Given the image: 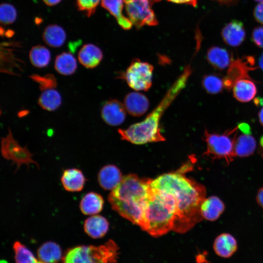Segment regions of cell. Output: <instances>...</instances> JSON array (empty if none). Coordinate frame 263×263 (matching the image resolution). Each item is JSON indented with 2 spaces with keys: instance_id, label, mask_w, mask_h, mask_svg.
<instances>
[{
  "instance_id": "6da1fadb",
  "label": "cell",
  "mask_w": 263,
  "mask_h": 263,
  "mask_svg": "<svg viewBox=\"0 0 263 263\" xmlns=\"http://www.w3.org/2000/svg\"><path fill=\"white\" fill-rule=\"evenodd\" d=\"M190 168L184 165L178 170L165 173L150 181V185L171 194L176 205L173 230L183 233L201 222L200 208L206 198V189L195 180L186 177L185 171Z\"/></svg>"
},
{
  "instance_id": "7a4b0ae2",
  "label": "cell",
  "mask_w": 263,
  "mask_h": 263,
  "mask_svg": "<svg viewBox=\"0 0 263 263\" xmlns=\"http://www.w3.org/2000/svg\"><path fill=\"white\" fill-rule=\"evenodd\" d=\"M192 71L190 65H187L159 103L143 121L132 124L125 129H119L118 132L121 139L136 145L165 141L161 132V119L168 108L185 87Z\"/></svg>"
},
{
  "instance_id": "3957f363",
  "label": "cell",
  "mask_w": 263,
  "mask_h": 263,
  "mask_svg": "<svg viewBox=\"0 0 263 263\" xmlns=\"http://www.w3.org/2000/svg\"><path fill=\"white\" fill-rule=\"evenodd\" d=\"M151 180L139 178L135 174L123 176L108 197L113 209L141 229Z\"/></svg>"
},
{
  "instance_id": "277c9868",
  "label": "cell",
  "mask_w": 263,
  "mask_h": 263,
  "mask_svg": "<svg viewBox=\"0 0 263 263\" xmlns=\"http://www.w3.org/2000/svg\"><path fill=\"white\" fill-rule=\"evenodd\" d=\"M176 215V205L173 196L150 184L142 229L154 237L163 235L173 229Z\"/></svg>"
},
{
  "instance_id": "5b68a950",
  "label": "cell",
  "mask_w": 263,
  "mask_h": 263,
  "mask_svg": "<svg viewBox=\"0 0 263 263\" xmlns=\"http://www.w3.org/2000/svg\"><path fill=\"white\" fill-rule=\"evenodd\" d=\"M118 249L117 244L112 240L99 246L78 245L65 252L62 263H115Z\"/></svg>"
},
{
  "instance_id": "8992f818",
  "label": "cell",
  "mask_w": 263,
  "mask_h": 263,
  "mask_svg": "<svg viewBox=\"0 0 263 263\" xmlns=\"http://www.w3.org/2000/svg\"><path fill=\"white\" fill-rule=\"evenodd\" d=\"M237 129L236 126L223 134L210 133L205 130L203 139L206 142L207 150L203 155L212 160L224 159L227 164L230 163L235 156L233 151L234 138L232 139L230 136Z\"/></svg>"
},
{
  "instance_id": "52a82bcc",
  "label": "cell",
  "mask_w": 263,
  "mask_h": 263,
  "mask_svg": "<svg viewBox=\"0 0 263 263\" xmlns=\"http://www.w3.org/2000/svg\"><path fill=\"white\" fill-rule=\"evenodd\" d=\"M153 71L151 64L135 58L122 74V77L132 89L147 91L152 85Z\"/></svg>"
},
{
  "instance_id": "ba28073f",
  "label": "cell",
  "mask_w": 263,
  "mask_h": 263,
  "mask_svg": "<svg viewBox=\"0 0 263 263\" xmlns=\"http://www.w3.org/2000/svg\"><path fill=\"white\" fill-rule=\"evenodd\" d=\"M128 17L137 28L144 25L155 26L158 21L152 9L160 0H123Z\"/></svg>"
},
{
  "instance_id": "9c48e42d",
  "label": "cell",
  "mask_w": 263,
  "mask_h": 263,
  "mask_svg": "<svg viewBox=\"0 0 263 263\" xmlns=\"http://www.w3.org/2000/svg\"><path fill=\"white\" fill-rule=\"evenodd\" d=\"M1 154L5 159L12 161L13 164L17 166L16 171L22 165H25L28 168L30 164H35L38 169V163L33 159V154L29 150L26 146H21L16 140L10 129L8 133L1 139Z\"/></svg>"
},
{
  "instance_id": "30bf717a",
  "label": "cell",
  "mask_w": 263,
  "mask_h": 263,
  "mask_svg": "<svg viewBox=\"0 0 263 263\" xmlns=\"http://www.w3.org/2000/svg\"><path fill=\"white\" fill-rule=\"evenodd\" d=\"M255 66V59L252 56H246L232 59L226 75L223 78L224 87L228 90L232 89L235 83L244 78L252 79L249 72L258 69Z\"/></svg>"
},
{
  "instance_id": "8fae6325",
  "label": "cell",
  "mask_w": 263,
  "mask_h": 263,
  "mask_svg": "<svg viewBox=\"0 0 263 263\" xmlns=\"http://www.w3.org/2000/svg\"><path fill=\"white\" fill-rule=\"evenodd\" d=\"M126 112L124 104L117 99H112L103 104L101 114L103 120L108 125L117 126L125 121Z\"/></svg>"
},
{
  "instance_id": "7c38bea8",
  "label": "cell",
  "mask_w": 263,
  "mask_h": 263,
  "mask_svg": "<svg viewBox=\"0 0 263 263\" xmlns=\"http://www.w3.org/2000/svg\"><path fill=\"white\" fill-rule=\"evenodd\" d=\"M126 111L131 115L138 117L145 113L149 107V101L144 94L137 92L127 94L124 99Z\"/></svg>"
},
{
  "instance_id": "4fadbf2b",
  "label": "cell",
  "mask_w": 263,
  "mask_h": 263,
  "mask_svg": "<svg viewBox=\"0 0 263 263\" xmlns=\"http://www.w3.org/2000/svg\"><path fill=\"white\" fill-rule=\"evenodd\" d=\"M222 37L225 43L232 47L240 45L244 41L245 32L242 22L233 20L226 24L222 31Z\"/></svg>"
},
{
  "instance_id": "5bb4252c",
  "label": "cell",
  "mask_w": 263,
  "mask_h": 263,
  "mask_svg": "<svg viewBox=\"0 0 263 263\" xmlns=\"http://www.w3.org/2000/svg\"><path fill=\"white\" fill-rule=\"evenodd\" d=\"M60 180L66 190L78 192L83 189L86 179L81 170L76 168H71L63 171Z\"/></svg>"
},
{
  "instance_id": "9a60e30c",
  "label": "cell",
  "mask_w": 263,
  "mask_h": 263,
  "mask_svg": "<svg viewBox=\"0 0 263 263\" xmlns=\"http://www.w3.org/2000/svg\"><path fill=\"white\" fill-rule=\"evenodd\" d=\"M122 177L117 167L113 165H107L99 171L97 180L102 188L105 190H113L120 183Z\"/></svg>"
},
{
  "instance_id": "2e32d148",
  "label": "cell",
  "mask_w": 263,
  "mask_h": 263,
  "mask_svg": "<svg viewBox=\"0 0 263 263\" xmlns=\"http://www.w3.org/2000/svg\"><path fill=\"white\" fill-rule=\"evenodd\" d=\"M108 220L99 215H93L85 220L83 228L85 232L93 239L104 237L109 229Z\"/></svg>"
},
{
  "instance_id": "e0dca14e",
  "label": "cell",
  "mask_w": 263,
  "mask_h": 263,
  "mask_svg": "<svg viewBox=\"0 0 263 263\" xmlns=\"http://www.w3.org/2000/svg\"><path fill=\"white\" fill-rule=\"evenodd\" d=\"M103 58L101 49L92 43L84 45L78 54L79 62L85 67L92 69L97 66Z\"/></svg>"
},
{
  "instance_id": "ac0fdd59",
  "label": "cell",
  "mask_w": 263,
  "mask_h": 263,
  "mask_svg": "<svg viewBox=\"0 0 263 263\" xmlns=\"http://www.w3.org/2000/svg\"><path fill=\"white\" fill-rule=\"evenodd\" d=\"M225 208V204L220 198L216 196H211L203 201L200 212L203 218L209 221H214L220 217Z\"/></svg>"
},
{
  "instance_id": "d6986e66",
  "label": "cell",
  "mask_w": 263,
  "mask_h": 263,
  "mask_svg": "<svg viewBox=\"0 0 263 263\" xmlns=\"http://www.w3.org/2000/svg\"><path fill=\"white\" fill-rule=\"evenodd\" d=\"M237 242L231 234L223 233L215 239L213 249L215 253L223 258H229L236 251Z\"/></svg>"
},
{
  "instance_id": "ffe728a7",
  "label": "cell",
  "mask_w": 263,
  "mask_h": 263,
  "mask_svg": "<svg viewBox=\"0 0 263 263\" xmlns=\"http://www.w3.org/2000/svg\"><path fill=\"white\" fill-rule=\"evenodd\" d=\"M234 97L238 101L247 102L257 94V88L253 79L244 78L236 82L232 88Z\"/></svg>"
},
{
  "instance_id": "44dd1931",
  "label": "cell",
  "mask_w": 263,
  "mask_h": 263,
  "mask_svg": "<svg viewBox=\"0 0 263 263\" xmlns=\"http://www.w3.org/2000/svg\"><path fill=\"white\" fill-rule=\"evenodd\" d=\"M37 256L42 263H58L63 257L60 246L52 241L45 242L41 245L37 250Z\"/></svg>"
},
{
  "instance_id": "7402d4cb",
  "label": "cell",
  "mask_w": 263,
  "mask_h": 263,
  "mask_svg": "<svg viewBox=\"0 0 263 263\" xmlns=\"http://www.w3.org/2000/svg\"><path fill=\"white\" fill-rule=\"evenodd\" d=\"M104 200L98 193L90 192L85 194L79 203V208L84 215H93L101 212L103 209Z\"/></svg>"
},
{
  "instance_id": "603a6c76",
  "label": "cell",
  "mask_w": 263,
  "mask_h": 263,
  "mask_svg": "<svg viewBox=\"0 0 263 263\" xmlns=\"http://www.w3.org/2000/svg\"><path fill=\"white\" fill-rule=\"evenodd\" d=\"M207 59L214 68L223 71L229 66L232 57H230L229 53L226 49L213 46L207 50Z\"/></svg>"
},
{
  "instance_id": "cb8c5ba5",
  "label": "cell",
  "mask_w": 263,
  "mask_h": 263,
  "mask_svg": "<svg viewBox=\"0 0 263 263\" xmlns=\"http://www.w3.org/2000/svg\"><path fill=\"white\" fill-rule=\"evenodd\" d=\"M123 3V0H101L102 6L116 19L123 29L129 30L133 24L130 19L125 17L122 13Z\"/></svg>"
},
{
  "instance_id": "d4e9b609",
  "label": "cell",
  "mask_w": 263,
  "mask_h": 263,
  "mask_svg": "<svg viewBox=\"0 0 263 263\" xmlns=\"http://www.w3.org/2000/svg\"><path fill=\"white\" fill-rule=\"evenodd\" d=\"M257 144L255 139L250 134H243L234 140L233 151L235 157H245L253 154Z\"/></svg>"
},
{
  "instance_id": "484cf974",
  "label": "cell",
  "mask_w": 263,
  "mask_h": 263,
  "mask_svg": "<svg viewBox=\"0 0 263 263\" xmlns=\"http://www.w3.org/2000/svg\"><path fill=\"white\" fill-rule=\"evenodd\" d=\"M42 38L44 41L52 47H59L65 42L66 34L63 29L60 26L51 24L44 29Z\"/></svg>"
},
{
  "instance_id": "4316f807",
  "label": "cell",
  "mask_w": 263,
  "mask_h": 263,
  "mask_svg": "<svg viewBox=\"0 0 263 263\" xmlns=\"http://www.w3.org/2000/svg\"><path fill=\"white\" fill-rule=\"evenodd\" d=\"M77 67L76 59L70 53L63 52L56 58L55 68L56 71L61 75H71L75 72Z\"/></svg>"
},
{
  "instance_id": "83f0119b",
  "label": "cell",
  "mask_w": 263,
  "mask_h": 263,
  "mask_svg": "<svg viewBox=\"0 0 263 263\" xmlns=\"http://www.w3.org/2000/svg\"><path fill=\"white\" fill-rule=\"evenodd\" d=\"M61 96L59 93L54 89L46 90L40 95L38 103L44 110L53 111L61 105Z\"/></svg>"
},
{
  "instance_id": "f1b7e54d",
  "label": "cell",
  "mask_w": 263,
  "mask_h": 263,
  "mask_svg": "<svg viewBox=\"0 0 263 263\" xmlns=\"http://www.w3.org/2000/svg\"><path fill=\"white\" fill-rule=\"evenodd\" d=\"M29 58L34 66L43 68L49 64L51 60V53L45 46L36 45L33 47L30 51Z\"/></svg>"
},
{
  "instance_id": "f546056e",
  "label": "cell",
  "mask_w": 263,
  "mask_h": 263,
  "mask_svg": "<svg viewBox=\"0 0 263 263\" xmlns=\"http://www.w3.org/2000/svg\"><path fill=\"white\" fill-rule=\"evenodd\" d=\"M15 263H42L24 244L16 241L13 244Z\"/></svg>"
},
{
  "instance_id": "4dcf8cb0",
  "label": "cell",
  "mask_w": 263,
  "mask_h": 263,
  "mask_svg": "<svg viewBox=\"0 0 263 263\" xmlns=\"http://www.w3.org/2000/svg\"><path fill=\"white\" fill-rule=\"evenodd\" d=\"M203 88L209 94H217L221 93L224 87L223 79L216 75H205L202 79Z\"/></svg>"
},
{
  "instance_id": "1f68e13d",
  "label": "cell",
  "mask_w": 263,
  "mask_h": 263,
  "mask_svg": "<svg viewBox=\"0 0 263 263\" xmlns=\"http://www.w3.org/2000/svg\"><path fill=\"white\" fill-rule=\"evenodd\" d=\"M17 11L9 3H1L0 7V20L1 24L8 25L13 23L17 18Z\"/></svg>"
},
{
  "instance_id": "d6a6232c",
  "label": "cell",
  "mask_w": 263,
  "mask_h": 263,
  "mask_svg": "<svg viewBox=\"0 0 263 263\" xmlns=\"http://www.w3.org/2000/svg\"><path fill=\"white\" fill-rule=\"evenodd\" d=\"M100 0H76V4L79 11L84 12L90 17L93 15L100 2Z\"/></svg>"
},
{
  "instance_id": "836d02e7",
  "label": "cell",
  "mask_w": 263,
  "mask_h": 263,
  "mask_svg": "<svg viewBox=\"0 0 263 263\" xmlns=\"http://www.w3.org/2000/svg\"><path fill=\"white\" fill-rule=\"evenodd\" d=\"M252 39L256 46L263 48V26L258 27L254 29L252 34Z\"/></svg>"
},
{
  "instance_id": "e575fe53",
  "label": "cell",
  "mask_w": 263,
  "mask_h": 263,
  "mask_svg": "<svg viewBox=\"0 0 263 263\" xmlns=\"http://www.w3.org/2000/svg\"><path fill=\"white\" fill-rule=\"evenodd\" d=\"M254 16L258 22L263 24V2H260L254 8Z\"/></svg>"
},
{
  "instance_id": "d590c367",
  "label": "cell",
  "mask_w": 263,
  "mask_h": 263,
  "mask_svg": "<svg viewBox=\"0 0 263 263\" xmlns=\"http://www.w3.org/2000/svg\"><path fill=\"white\" fill-rule=\"evenodd\" d=\"M237 127L238 129H240L244 134H250L251 129L248 124L241 122L239 123Z\"/></svg>"
},
{
  "instance_id": "8d00e7d4",
  "label": "cell",
  "mask_w": 263,
  "mask_h": 263,
  "mask_svg": "<svg viewBox=\"0 0 263 263\" xmlns=\"http://www.w3.org/2000/svg\"><path fill=\"white\" fill-rule=\"evenodd\" d=\"M169 1L179 4H187L195 7L197 5V0H168Z\"/></svg>"
},
{
  "instance_id": "74e56055",
  "label": "cell",
  "mask_w": 263,
  "mask_h": 263,
  "mask_svg": "<svg viewBox=\"0 0 263 263\" xmlns=\"http://www.w3.org/2000/svg\"><path fill=\"white\" fill-rule=\"evenodd\" d=\"M256 201L260 207L263 209V187L261 188L257 192Z\"/></svg>"
},
{
  "instance_id": "f35d334b",
  "label": "cell",
  "mask_w": 263,
  "mask_h": 263,
  "mask_svg": "<svg viewBox=\"0 0 263 263\" xmlns=\"http://www.w3.org/2000/svg\"><path fill=\"white\" fill-rule=\"evenodd\" d=\"M258 151L259 154L263 157V135L260 139Z\"/></svg>"
},
{
  "instance_id": "ab89813d",
  "label": "cell",
  "mask_w": 263,
  "mask_h": 263,
  "mask_svg": "<svg viewBox=\"0 0 263 263\" xmlns=\"http://www.w3.org/2000/svg\"><path fill=\"white\" fill-rule=\"evenodd\" d=\"M61 0H42L48 6H53L58 3Z\"/></svg>"
},
{
  "instance_id": "60d3db41",
  "label": "cell",
  "mask_w": 263,
  "mask_h": 263,
  "mask_svg": "<svg viewBox=\"0 0 263 263\" xmlns=\"http://www.w3.org/2000/svg\"><path fill=\"white\" fill-rule=\"evenodd\" d=\"M258 118L260 123L263 126V107L260 110L258 113Z\"/></svg>"
},
{
  "instance_id": "b9f144b4",
  "label": "cell",
  "mask_w": 263,
  "mask_h": 263,
  "mask_svg": "<svg viewBox=\"0 0 263 263\" xmlns=\"http://www.w3.org/2000/svg\"><path fill=\"white\" fill-rule=\"evenodd\" d=\"M216 1L220 3L223 4H229L233 3L237 0H213Z\"/></svg>"
},
{
  "instance_id": "7bdbcfd3",
  "label": "cell",
  "mask_w": 263,
  "mask_h": 263,
  "mask_svg": "<svg viewBox=\"0 0 263 263\" xmlns=\"http://www.w3.org/2000/svg\"><path fill=\"white\" fill-rule=\"evenodd\" d=\"M259 65L263 71V53L262 54L259 59Z\"/></svg>"
},
{
  "instance_id": "ee69618b",
  "label": "cell",
  "mask_w": 263,
  "mask_h": 263,
  "mask_svg": "<svg viewBox=\"0 0 263 263\" xmlns=\"http://www.w3.org/2000/svg\"><path fill=\"white\" fill-rule=\"evenodd\" d=\"M14 33V32L13 31L9 30L6 32L5 35L7 37H11L13 35Z\"/></svg>"
},
{
  "instance_id": "f6af8a7d",
  "label": "cell",
  "mask_w": 263,
  "mask_h": 263,
  "mask_svg": "<svg viewBox=\"0 0 263 263\" xmlns=\"http://www.w3.org/2000/svg\"><path fill=\"white\" fill-rule=\"evenodd\" d=\"M255 0L257 1H258V2H263V0Z\"/></svg>"
}]
</instances>
